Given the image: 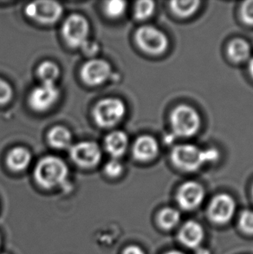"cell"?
Returning a JSON list of instances; mask_svg holds the SVG:
<instances>
[{"label": "cell", "instance_id": "obj_1", "mask_svg": "<svg viewBox=\"0 0 253 254\" xmlns=\"http://www.w3.org/2000/svg\"><path fill=\"white\" fill-rule=\"evenodd\" d=\"M219 152L213 148L201 149L192 144L176 146L172 152V161L177 168L184 171H196L205 163L219 158Z\"/></svg>", "mask_w": 253, "mask_h": 254}, {"label": "cell", "instance_id": "obj_2", "mask_svg": "<svg viewBox=\"0 0 253 254\" xmlns=\"http://www.w3.org/2000/svg\"><path fill=\"white\" fill-rule=\"evenodd\" d=\"M68 168L61 159L47 156L39 161L35 169L36 182L44 189H53L65 182Z\"/></svg>", "mask_w": 253, "mask_h": 254}, {"label": "cell", "instance_id": "obj_3", "mask_svg": "<svg viewBox=\"0 0 253 254\" xmlns=\"http://www.w3.org/2000/svg\"><path fill=\"white\" fill-rule=\"evenodd\" d=\"M173 131L180 137H191L200 128L201 121L198 112L189 105L176 107L171 115Z\"/></svg>", "mask_w": 253, "mask_h": 254}, {"label": "cell", "instance_id": "obj_4", "mask_svg": "<svg viewBox=\"0 0 253 254\" xmlns=\"http://www.w3.org/2000/svg\"><path fill=\"white\" fill-rule=\"evenodd\" d=\"M126 107L124 102L117 98H105L96 104L93 116L100 127H113L125 116Z\"/></svg>", "mask_w": 253, "mask_h": 254}, {"label": "cell", "instance_id": "obj_5", "mask_svg": "<svg viewBox=\"0 0 253 254\" xmlns=\"http://www.w3.org/2000/svg\"><path fill=\"white\" fill-rule=\"evenodd\" d=\"M135 39L140 48L151 55H160L168 46L167 36L157 28L151 25L140 27L136 31Z\"/></svg>", "mask_w": 253, "mask_h": 254}, {"label": "cell", "instance_id": "obj_6", "mask_svg": "<svg viewBox=\"0 0 253 254\" xmlns=\"http://www.w3.org/2000/svg\"><path fill=\"white\" fill-rule=\"evenodd\" d=\"M89 25L85 17L73 14L66 19L63 26V36L70 47L77 48L88 41Z\"/></svg>", "mask_w": 253, "mask_h": 254}, {"label": "cell", "instance_id": "obj_7", "mask_svg": "<svg viewBox=\"0 0 253 254\" xmlns=\"http://www.w3.org/2000/svg\"><path fill=\"white\" fill-rule=\"evenodd\" d=\"M25 13L42 24H53L61 17L63 7L55 1H37L28 4Z\"/></svg>", "mask_w": 253, "mask_h": 254}, {"label": "cell", "instance_id": "obj_8", "mask_svg": "<svg viewBox=\"0 0 253 254\" xmlns=\"http://www.w3.org/2000/svg\"><path fill=\"white\" fill-rule=\"evenodd\" d=\"M59 95V89L55 83H43L31 91L29 96V104L35 111L44 112L55 104Z\"/></svg>", "mask_w": 253, "mask_h": 254}, {"label": "cell", "instance_id": "obj_9", "mask_svg": "<svg viewBox=\"0 0 253 254\" xmlns=\"http://www.w3.org/2000/svg\"><path fill=\"white\" fill-rule=\"evenodd\" d=\"M72 161L82 168H93L102 158L99 146L93 141H82L70 148Z\"/></svg>", "mask_w": 253, "mask_h": 254}, {"label": "cell", "instance_id": "obj_10", "mask_svg": "<svg viewBox=\"0 0 253 254\" xmlns=\"http://www.w3.org/2000/svg\"><path fill=\"white\" fill-rule=\"evenodd\" d=\"M111 74L110 64L103 59H92L82 66L81 76L89 85H99L104 83Z\"/></svg>", "mask_w": 253, "mask_h": 254}, {"label": "cell", "instance_id": "obj_11", "mask_svg": "<svg viewBox=\"0 0 253 254\" xmlns=\"http://www.w3.org/2000/svg\"><path fill=\"white\" fill-rule=\"evenodd\" d=\"M236 205L233 197L222 193L213 198L209 207L210 219L218 224L227 223L233 218Z\"/></svg>", "mask_w": 253, "mask_h": 254}, {"label": "cell", "instance_id": "obj_12", "mask_svg": "<svg viewBox=\"0 0 253 254\" xmlns=\"http://www.w3.org/2000/svg\"><path fill=\"white\" fill-rule=\"evenodd\" d=\"M205 197V190L199 183L186 182L179 189L177 200L183 209L192 210L201 204Z\"/></svg>", "mask_w": 253, "mask_h": 254}, {"label": "cell", "instance_id": "obj_13", "mask_svg": "<svg viewBox=\"0 0 253 254\" xmlns=\"http://www.w3.org/2000/svg\"><path fill=\"white\" fill-rule=\"evenodd\" d=\"M158 152L159 145L157 141L149 135H142L133 143V156L141 162H147L155 158Z\"/></svg>", "mask_w": 253, "mask_h": 254}, {"label": "cell", "instance_id": "obj_14", "mask_svg": "<svg viewBox=\"0 0 253 254\" xmlns=\"http://www.w3.org/2000/svg\"><path fill=\"white\" fill-rule=\"evenodd\" d=\"M179 239L186 247L197 249L204 239L203 227L193 220L188 221L180 231Z\"/></svg>", "mask_w": 253, "mask_h": 254}, {"label": "cell", "instance_id": "obj_15", "mask_svg": "<svg viewBox=\"0 0 253 254\" xmlns=\"http://www.w3.org/2000/svg\"><path fill=\"white\" fill-rule=\"evenodd\" d=\"M104 143L107 151L117 159L126 152L128 138L123 131H114L107 135Z\"/></svg>", "mask_w": 253, "mask_h": 254}, {"label": "cell", "instance_id": "obj_16", "mask_svg": "<svg viewBox=\"0 0 253 254\" xmlns=\"http://www.w3.org/2000/svg\"><path fill=\"white\" fill-rule=\"evenodd\" d=\"M31 161V153L26 148L17 147L12 149L7 156V165L14 171L26 169Z\"/></svg>", "mask_w": 253, "mask_h": 254}, {"label": "cell", "instance_id": "obj_17", "mask_svg": "<svg viewBox=\"0 0 253 254\" xmlns=\"http://www.w3.org/2000/svg\"><path fill=\"white\" fill-rule=\"evenodd\" d=\"M71 139L70 132L61 126L54 127L49 132L48 141L53 148L59 149L68 148L71 143Z\"/></svg>", "mask_w": 253, "mask_h": 254}, {"label": "cell", "instance_id": "obj_18", "mask_svg": "<svg viewBox=\"0 0 253 254\" xmlns=\"http://www.w3.org/2000/svg\"><path fill=\"white\" fill-rule=\"evenodd\" d=\"M228 54L234 62H244L249 59L251 55V46L246 40L238 38L230 43Z\"/></svg>", "mask_w": 253, "mask_h": 254}, {"label": "cell", "instance_id": "obj_19", "mask_svg": "<svg viewBox=\"0 0 253 254\" xmlns=\"http://www.w3.org/2000/svg\"><path fill=\"white\" fill-rule=\"evenodd\" d=\"M38 74L43 83H55L56 80L59 78L60 70L56 64L46 61L38 67Z\"/></svg>", "mask_w": 253, "mask_h": 254}, {"label": "cell", "instance_id": "obj_20", "mask_svg": "<svg viewBox=\"0 0 253 254\" xmlns=\"http://www.w3.org/2000/svg\"><path fill=\"white\" fill-rule=\"evenodd\" d=\"M200 2L197 0L191 1H173L170 3L171 9L176 15L180 17H189L198 10Z\"/></svg>", "mask_w": 253, "mask_h": 254}, {"label": "cell", "instance_id": "obj_21", "mask_svg": "<svg viewBox=\"0 0 253 254\" xmlns=\"http://www.w3.org/2000/svg\"><path fill=\"white\" fill-rule=\"evenodd\" d=\"M181 215L177 210L165 208L159 214V224L164 229H171L179 223Z\"/></svg>", "mask_w": 253, "mask_h": 254}, {"label": "cell", "instance_id": "obj_22", "mask_svg": "<svg viewBox=\"0 0 253 254\" xmlns=\"http://www.w3.org/2000/svg\"><path fill=\"white\" fill-rule=\"evenodd\" d=\"M154 3L149 0L139 1L134 6V17L138 20H146L153 15Z\"/></svg>", "mask_w": 253, "mask_h": 254}, {"label": "cell", "instance_id": "obj_23", "mask_svg": "<svg viewBox=\"0 0 253 254\" xmlns=\"http://www.w3.org/2000/svg\"><path fill=\"white\" fill-rule=\"evenodd\" d=\"M126 2L121 0L108 1L105 3L104 11L108 17L111 18H117L121 17L126 10Z\"/></svg>", "mask_w": 253, "mask_h": 254}, {"label": "cell", "instance_id": "obj_24", "mask_svg": "<svg viewBox=\"0 0 253 254\" xmlns=\"http://www.w3.org/2000/svg\"><path fill=\"white\" fill-rule=\"evenodd\" d=\"M241 229L248 234H253V211L246 210L241 213L240 219Z\"/></svg>", "mask_w": 253, "mask_h": 254}, {"label": "cell", "instance_id": "obj_25", "mask_svg": "<svg viewBox=\"0 0 253 254\" xmlns=\"http://www.w3.org/2000/svg\"><path fill=\"white\" fill-rule=\"evenodd\" d=\"M105 173L110 177H117L122 174L124 170L123 164L121 163L118 159H112L110 162H107L105 168H104Z\"/></svg>", "mask_w": 253, "mask_h": 254}, {"label": "cell", "instance_id": "obj_26", "mask_svg": "<svg viewBox=\"0 0 253 254\" xmlns=\"http://www.w3.org/2000/svg\"><path fill=\"white\" fill-rule=\"evenodd\" d=\"M12 96V89L10 84L0 78V104L8 103Z\"/></svg>", "mask_w": 253, "mask_h": 254}, {"label": "cell", "instance_id": "obj_27", "mask_svg": "<svg viewBox=\"0 0 253 254\" xmlns=\"http://www.w3.org/2000/svg\"><path fill=\"white\" fill-rule=\"evenodd\" d=\"M241 15L247 24L253 25V0L247 1L243 3L241 8Z\"/></svg>", "mask_w": 253, "mask_h": 254}, {"label": "cell", "instance_id": "obj_28", "mask_svg": "<svg viewBox=\"0 0 253 254\" xmlns=\"http://www.w3.org/2000/svg\"><path fill=\"white\" fill-rule=\"evenodd\" d=\"M81 48H82V51L84 52L85 55L90 56V57L96 55V53L99 51L98 45L95 42L89 41V40L84 43Z\"/></svg>", "mask_w": 253, "mask_h": 254}, {"label": "cell", "instance_id": "obj_29", "mask_svg": "<svg viewBox=\"0 0 253 254\" xmlns=\"http://www.w3.org/2000/svg\"><path fill=\"white\" fill-rule=\"evenodd\" d=\"M124 254H145V253L139 247L130 246L124 250Z\"/></svg>", "mask_w": 253, "mask_h": 254}, {"label": "cell", "instance_id": "obj_30", "mask_svg": "<svg viewBox=\"0 0 253 254\" xmlns=\"http://www.w3.org/2000/svg\"><path fill=\"white\" fill-rule=\"evenodd\" d=\"M195 254H210V251L206 248H198Z\"/></svg>", "mask_w": 253, "mask_h": 254}, {"label": "cell", "instance_id": "obj_31", "mask_svg": "<svg viewBox=\"0 0 253 254\" xmlns=\"http://www.w3.org/2000/svg\"><path fill=\"white\" fill-rule=\"evenodd\" d=\"M249 71H250L251 75L253 76V59L251 60L250 64H249Z\"/></svg>", "mask_w": 253, "mask_h": 254}, {"label": "cell", "instance_id": "obj_32", "mask_svg": "<svg viewBox=\"0 0 253 254\" xmlns=\"http://www.w3.org/2000/svg\"><path fill=\"white\" fill-rule=\"evenodd\" d=\"M184 254L183 253H182V252H179V251H170L168 252V254Z\"/></svg>", "mask_w": 253, "mask_h": 254}, {"label": "cell", "instance_id": "obj_33", "mask_svg": "<svg viewBox=\"0 0 253 254\" xmlns=\"http://www.w3.org/2000/svg\"><path fill=\"white\" fill-rule=\"evenodd\" d=\"M0 243H1V238H0Z\"/></svg>", "mask_w": 253, "mask_h": 254}, {"label": "cell", "instance_id": "obj_34", "mask_svg": "<svg viewBox=\"0 0 253 254\" xmlns=\"http://www.w3.org/2000/svg\"></svg>", "mask_w": 253, "mask_h": 254}]
</instances>
